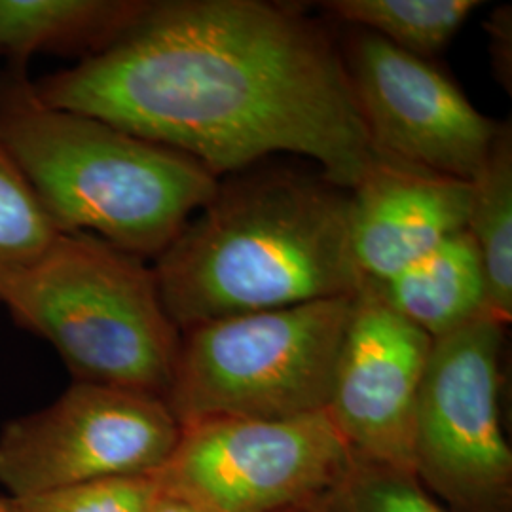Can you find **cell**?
Returning <instances> with one entry per match:
<instances>
[{"instance_id":"19","label":"cell","mask_w":512,"mask_h":512,"mask_svg":"<svg viewBox=\"0 0 512 512\" xmlns=\"http://www.w3.org/2000/svg\"><path fill=\"white\" fill-rule=\"evenodd\" d=\"M148 512H202L198 507L190 505L188 501H183L179 497L167 495L160 490V495L156 497V501L152 503V507Z\"/></svg>"},{"instance_id":"8","label":"cell","mask_w":512,"mask_h":512,"mask_svg":"<svg viewBox=\"0 0 512 512\" xmlns=\"http://www.w3.org/2000/svg\"><path fill=\"white\" fill-rule=\"evenodd\" d=\"M162 397L74 382L57 401L4 425L0 486L38 494L110 478L154 476L181 439Z\"/></svg>"},{"instance_id":"14","label":"cell","mask_w":512,"mask_h":512,"mask_svg":"<svg viewBox=\"0 0 512 512\" xmlns=\"http://www.w3.org/2000/svg\"><path fill=\"white\" fill-rule=\"evenodd\" d=\"M467 234L482 258L488 313L509 325L512 317V128L499 124L494 145L469 183Z\"/></svg>"},{"instance_id":"9","label":"cell","mask_w":512,"mask_h":512,"mask_svg":"<svg viewBox=\"0 0 512 512\" xmlns=\"http://www.w3.org/2000/svg\"><path fill=\"white\" fill-rule=\"evenodd\" d=\"M351 92L374 150L437 175L471 183L499 124L429 59L366 31L342 50Z\"/></svg>"},{"instance_id":"13","label":"cell","mask_w":512,"mask_h":512,"mask_svg":"<svg viewBox=\"0 0 512 512\" xmlns=\"http://www.w3.org/2000/svg\"><path fill=\"white\" fill-rule=\"evenodd\" d=\"M150 0H0V59L101 54L141 18Z\"/></svg>"},{"instance_id":"4","label":"cell","mask_w":512,"mask_h":512,"mask_svg":"<svg viewBox=\"0 0 512 512\" xmlns=\"http://www.w3.org/2000/svg\"><path fill=\"white\" fill-rule=\"evenodd\" d=\"M0 304L54 346L74 382L165 399L183 332L147 260L92 234H61L33 266L0 281Z\"/></svg>"},{"instance_id":"6","label":"cell","mask_w":512,"mask_h":512,"mask_svg":"<svg viewBox=\"0 0 512 512\" xmlns=\"http://www.w3.org/2000/svg\"><path fill=\"white\" fill-rule=\"evenodd\" d=\"M505 329L492 315L433 340L414 418V475L452 512H511L512 452L499 412Z\"/></svg>"},{"instance_id":"16","label":"cell","mask_w":512,"mask_h":512,"mask_svg":"<svg viewBox=\"0 0 512 512\" xmlns=\"http://www.w3.org/2000/svg\"><path fill=\"white\" fill-rule=\"evenodd\" d=\"M308 507L317 512H452L416 475L357 456L329 492Z\"/></svg>"},{"instance_id":"11","label":"cell","mask_w":512,"mask_h":512,"mask_svg":"<svg viewBox=\"0 0 512 512\" xmlns=\"http://www.w3.org/2000/svg\"><path fill=\"white\" fill-rule=\"evenodd\" d=\"M469 183L376 152L349 190L351 253L363 281L384 283L465 230Z\"/></svg>"},{"instance_id":"7","label":"cell","mask_w":512,"mask_h":512,"mask_svg":"<svg viewBox=\"0 0 512 512\" xmlns=\"http://www.w3.org/2000/svg\"><path fill=\"white\" fill-rule=\"evenodd\" d=\"M351 459L327 410L291 420L220 418L184 425L154 478L164 494L202 512H285L327 494Z\"/></svg>"},{"instance_id":"10","label":"cell","mask_w":512,"mask_h":512,"mask_svg":"<svg viewBox=\"0 0 512 512\" xmlns=\"http://www.w3.org/2000/svg\"><path fill=\"white\" fill-rule=\"evenodd\" d=\"M433 338L363 281L336 361L330 420L357 458L414 475V418Z\"/></svg>"},{"instance_id":"20","label":"cell","mask_w":512,"mask_h":512,"mask_svg":"<svg viewBox=\"0 0 512 512\" xmlns=\"http://www.w3.org/2000/svg\"><path fill=\"white\" fill-rule=\"evenodd\" d=\"M285 512H317L313 511L311 507H298V509H293V511H285Z\"/></svg>"},{"instance_id":"15","label":"cell","mask_w":512,"mask_h":512,"mask_svg":"<svg viewBox=\"0 0 512 512\" xmlns=\"http://www.w3.org/2000/svg\"><path fill=\"white\" fill-rule=\"evenodd\" d=\"M334 18L384 38L406 54L429 59L444 50L471 18L478 0H330Z\"/></svg>"},{"instance_id":"2","label":"cell","mask_w":512,"mask_h":512,"mask_svg":"<svg viewBox=\"0 0 512 512\" xmlns=\"http://www.w3.org/2000/svg\"><path fill=\"white\" fill-rule=\"evenodd\" d=\"M349 190L294 171L239 175L154 258L177 329L351 296L363 285L349 241Z\"/></svg>"},{"instance_id":"17","label":"cell","mask_w":512,"mask_h":512,"mask_svg":"<svg viewBox=\"0 0 512 512\" xmlns=\"http://www.w3.org/2000/svg\"><path fill=\"white\" fill-rule=\"evenodd\" d=\"M61 232L0 145V281L33 266Z\"/></svg>"},{"instance_id":"18","label":"cell","mask_w":512,"mask_h":512,"mask_svg":"<svg viewBox=\"0 0 512 512\" xmlns=\"http://www.w3.org/2000/svg\"><path fill=\"white\" fill-rule=\"evenodd\" d=\"M160 486L154 476L110 478L27 495H0V512H148Z\"/></svg>"},{"instance_id":"5","label":"cell","mask_w":512,"mask_h":512,"mask_svg":"<svg viewBox=\"0 0 512 512\" xmlns=\"http://www.w3.org/2000/svg\"><path fill=\"white\" fill-rule=\"evenodd\" d=\"M351 296L184 330L165 403L184 425L291 420L327 410Z\"/></svg>"},{"instance_id":"12","label":"cell","mask_w":512,"mask_h":512,"mask_svg":"<svg viewBox=\"0 0 512 512\" xmlns=\"http://www.w3.org/2000/svg\"><path fill=\"white\" fill-rule=\"evenodd\" d=\"M372 285L391 310L433 340L488 313L482 258L467 230L444 239L403 272Z\"/></svg>"},{"instance_id":"3","label":"cell","mask_w":512,"mask_h":512,"mask_svg":"<svg viewBox=\"0 0 512 512\" xmlns=\"http://www.w3.org/2000/svg\"><path fill=\"white\" fill-rule=\"evenodd\" d=\"M0 145L61 234L162 255L220 179L179 150L42 101L25 65L0 73Z\"/></svg>"},{"instance_id":"1","label":"cell","mask_w":512,"mask_h":512,"mask_svg":"<svg viewBox=\"0 0 512 512\" xmlns=\"http://www.w3.org/2000/svg\"><path fill=\"white\" fill-rule=\"evenodd\" d=\"M35 88L217 179L287 152L351 190L376 156L342 50L321 23L274 2L150 0L107 50Z\"/></svg>"}]
</instances>
